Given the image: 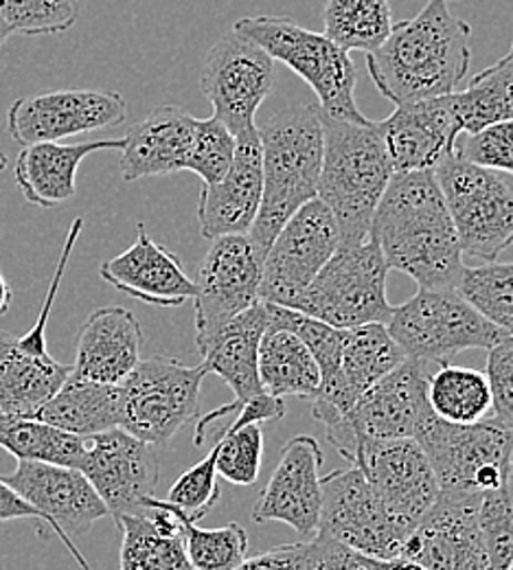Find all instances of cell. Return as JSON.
<instances>
[{"mask_svg":"<svg viewBox=\"0 0 513 570\" xmlns=\"http://www.w3.org/2000/svg\"><path fill=\"white\" fill-rule=\"evenodd\" d=\"M388 271L408 275L420 287H456L463 253L435 171L393 174L371 222Z\"/></svg>","mask_w":513,"mask_h":570,"instance_id":"1","label":"cell"},{"mask_svg":"<svg viewBox=\"0 0 513 570\" xmlns=\"http://www.w3.org/2000/svg\"><path fill=\"white\" fill-rule=\"evenodd\" d=\"M472 27L447 0H428L411 20L393 24L388 38L367 56L375 88L402 106L456 92L472 62Z\"/></svg>","mask_w":513,"mask_h":570,"instance_id":"2","label":"cell"},{"mask_svg":"<svg viewBox=\"0 0 513 570\" xmlns=\"http://www.w3.org/2000/svg\"><path fill=\"white\" fill-rule=\"evenodd\" d=\"M262 139L264 191L248 237L264 259L273 239L303 205L318 198L323 121L318 104L290 106L257 128Z\"/></svg>","mask_w":513,"mask_h":570,"instance_id":"3","label":"cell"},{"mask_svg":"<svg viewBox=\"0 0 513 570\" xmlns=\"http://www.w3.org/2000/svg\"><path fill=\"white\" fill-rule=\"evenodd\" d=\"M323 167L318 200L336 217L341 244H363L371 237L375 209L393 178V165L377 121L334 119L320 110Z\"/></svg>","mask_w":513,"mask_h":570,"instance_id":"4","label":"cell"},{"mask_svg":"<svg viewBox=\"0 0 513 570\" xmlns=\"http://www.w3.org/2000/svg\"><path fill=\"white\" fill-rule=\"evenodd\" d=\"M259 45L275 62L296 72L316 95L318 108L347 121H367L354 99L358 72L345 49L325 33L309 31L284 16L241 18L233 27Z\"/></svg>","mask_w":513,"mask_h":570,"instance_id":"5","label":"cell"},{"mask_svg":"<svg viewBox=\"0 0 513 570\" xmlns=\"http://www.w3.org/2000/svg\"><path fill=\"white\" fill-rule=\"evenodd\" d=\"M440 483V494L483 499L513 479V430L496 417L450 424L435 413L415 434Z\"/></svg>","mask_w":513,"mask_h":570,"instance_id":"6","label":"cell"},{"mask_svg":"<svg viewBox=\"0 0 513 570\" xmlns=\"http://www.w3.org/2000/svg\"><path fill=\"white\" fill-rule=\"evenodd\" d=\"M386 330L406 357L440 364L470 350L487 352L507 336L456 287H420L404 305L393 307Z\"/></svg>","mask_w":513,"mask_h":570,"instance_id":"7","label":"cell"},{"mask_svg":"<svg viewBox=\"0 0 513 570\" xmlns=\"http://www.w3.org/2000/svg\"><path fill=\"white\" fill-rule=\"evenodd\" d=\"M388 266L373 237L363 244H341L290 309L338 330L388 323L393 305L386 296Z\"/></svg>","mask_w":513,"mask_h":570,"instance_id":"8","label":"cell"},{"mask_svg":"<svg viewBox=\"0 0 513 570\" xmlns=\"http://www.w3.org/2000/svg\"><path fill=\"white\" fill-rule=\"evenodd\" d=\"M461 253L492 264L513 244V191L499 171L456 151L435 169Z\"/></svg>","mask_w":513,"mask_h":570,"instance_id":"9","label":"cell"},{"mask_svg":"<svg viewBox=\"0 0 513 570\" xmlns=\"http://www.w3.org/2000/svg\"><path fill=\"white\" fill-rule=\"evenodd\" d=\"M428 380L426 362L406 357L363 393L349 413L323 426L327 441L352 463L365 441L415 439L417 430L433 415Z\"/></svg>","mask_w":513,"mask_h":570,"instance_id":"10","label":"cell"},{"mask_svg":"<svg viewBox=\"0 0 513 570\" xmlns=\"http://www.w3.org/2000/svg\"><path fill=\"white\" fill-rule=\"evenodd\" d=\"M205 364L189 366L176 357L154 356L119 384L121 428L151 445H167L198 415Z\"/></svg>","mask_w":513,"mask_h":570,"instance_id":"11","label":"cell"},{"mask_svg":"<svg viewBox=\"0 0 513 570\" xmlns=\"http://www.w3.org/2000/svg\"><path fill=\"white\" fill-rule=\"evenodd\" d=\"M318 533L371 560L402 558L413 529L402 524L371 490L365 474L352 465L323 479Z\"/></svg>","mask_w":513,"mask_h":570,"instance_id":"12","label":"cell"},{"mask_svg":"<svg viewBox=\"0 0 513 570\" xmlns=\"http://www.w3.org/2000/svg\"><path fill=\"white\" fill-rule=\"evenodd\" d=\"M277 86V62L253 40L230 29L209 49L200 88L214 117L235 135L255 128L262 104Z\"/></svg>","mask_w":513,"mask_h":570,"instance_id":"13","label":"cell"},{"mask_svg":"<svg viewBox=\"0 0 513 570\" xmlns=\"http://www.w3.org/2000/svg\"><path fill=\"white\" fill-rule=\"evenodd\" d=\"M338 246L341 230L336 217L323 200H309L273 239L262 264L259 298L293 307L294 301L314 282Z\"/></svg>","mask_w":513,"mask_h":570,"instance_id":"14","label":"cell"},{"mask_svg":"<svg viewBox=\"0 0 513 570\" xmlns=\"http://www.w3.org/2000/svg\"><path fill=\"white\" fill-rule=\"evenodd\" d=\"M194 279L196 343L207 341L221 325L259 303L262 264L248 235L211 239Z\"/></svg>","mask_w":513,"mask_h":570,"instance_id":"15","label":"cell"},{"mask_svg":"<svg viewBox=\"0 0 513 570\" xmlns=\"http://www.w3.org/2000/svg\"><path fill=\"white\" fill-rule=\"evenodd\" d=\"M4 483L38 511L40 522L65 542L81 569L92 570L77 551L73 538L88 533L97 520L110 513L81 470L42 461H18L16 472Z\"/></svg>","mask_w":513,"mask_h":570,"instance_id":"16","label":"cell"},{"mask_svg":"<svg viewBox=\"0 0 513 570\" xmlns=\"http://www.w3.org/2000/svg\"><path fill=\"white\" fill-rule=\"evenodd\" d=\"M115 522L124 515L144 513L147 500L156 497L160 463L156 445L137 439L124 428L88 436L79 463Z\"/></svg>","mask_w":513,"mask_h":570,"instance_id":"17","label":"cell"},{"mask_svg":"<svg viewBox=\"0 0 513 570\" xmlns=\"http://www.w3.org/2000/svg\"><path fill=\"white\" fill-rule=\"evenodd\" d=\"M126 119L128 104L119 92L69 88L13 101L7 112V132L24 147L117 128L126 124Z\"/></svg>","mask_w":513,"mask_h":570,"instance_id":"18","label":"cell"},{"mask_svg":"<svg viewBox=\"0 0 513 570\" xmlns=\"http://www.w3.org/2000/svg\"><path fill=\"white\" fill-rule=\"evenodd\" d=\"M356 465L382 504L408 529H415L440 499V483L417 439L361 443Z\"/></svg>","mask_w":513,"mask_h":570,"instance_id":"19","label":"cell"},{"mask_svg":"<svg viewBox=\"0 0 513 570\" xmlns=\"http://www.w3.org/2000/svg\"><path fill=\"white\" fill-rule=\"evenodd\" d=\"M481 499L440 494L408 535L402 558L428 570H494L483 527Z\"/></svg>","mask_w":513,"mask_h":570,"instance_id":"20","label":"cell"},{"mask_svg":"<svg viewBox=\"0 0 513 570\" xmlns=\"http://www.w3.org/2000/svg\"><path fill=\"white\" fill-rule=\"evenodd\" d=\"M323 452L314 436L290 439L282 459L253 507L255 522H284L300 538L318 533L323 507Z\"/></svg>","mask_w":513,"mask_h":570,"instance_id":"21","label":"cell"},{"mask_svg":"<svg viewBox=\"0 0 513 570\" xmlns=\"http://www.w3.org/2000/svg\"><path fill=\"white\" fill-rule=\"evenodd\" d=\"M406 360L386 323H367L345 330L338 371L323 380L312 397V415L323 426L343 417L363 393Z\"/></svg>","mask_w":513,"mask_h":570,"instance_id":"22","label":"cell"},{"mask_svg":"<svg viewBox=\"0 0 513 570\" xmlns=\"http://www.w3.org/2000/svg\"><path fill=\"white\" fill-rule=\"evenodd\" d=\"M377 130L395 174L435 171L461 137L450 95L395 106L391 117L377 121Z\"/></svg>","mask_w":513,"mask_h":570,"instance_id":"23","label":"cell"},{"mask_svg":"<svg viewBox=\"0 0 513 570\" xmlns=\"http://www.w3.org/2000/svg\"><path fill=\"white\" fill-rule=\"evenodd\" d=\"M264 191L262 139L255 128L235 135V156L228 171L214 185H205L198 203V222L207 239L248 235Z\"/></svg>","mask_w":513,"mask_h":570,"instance_id":"24","label":"cell"},{"mask_svg":"<svg viewBox=\"0 0 513 570\" xmlns=\"http://www.w3.org/2000/svg\"><path fill=\"white\" fill-rule=\"evenodd\" d=\"M137 242L101 264L99 277L119 292L156 307H178L194 298V279L178 255L156 244L139 222Z\"/></svg>","mask_w":513,"mask_h":570,"instance_id":"25","label":"cell"},{"mask_svg":"<svg viewBox=\"0 0 513 570\" xmlns=\"http://www.w3.org/2000/svg\"><path fill=\"white\" fill-rule=\"evenodd\" d=\"M144 330L126 307H99L79 327L75 350V375L99 382L121 384L141 362Z\"/></svg>","mask_w":513,"mask_h":570,"instance_id":"26","label":"cell"},{"mask_svg":"<svg viewBox=\"0 0 513 570\" xmlns=\"http://www.w3.org/2000/svg\"><path fill=\"white\" fill-rule=\"evenodd\" d=\"M198 119L189 112L160 106L146 119L132 126L124 139L121 176L135 183L149 176H167L187 171L196 141Z\"/></svg>","mask_w":513,"mask_h":570,"instance_id":"27","label":"cell"},{"mask_svg":"<svg viewBox=\"0 0 513 570\" xmlns=\"http://www.w3.org/2000/svg\"><path fill=\"white\" fill-rule=\"evenodd\" d=\"M266 330V303L259 301L230 323L221 325L207 341L198 343L207 373L220 375L235 393L237 404L266 393L259 380V345Z\"/></svg>","mask_w":513,"mask_h":570,"instance_id":"28","label":"cell"},{"mask_svg":"<svg viewBox=\"0 0 513 570\" xmlns=\"http://www.w3.org/2000/svg\"><path fill=\"white\" fill-rule=\"evenodd\" d=\"M124 531L119 569L198 570L185 549V513L167 500L151 497L144 513L117 520Z\"/></svg>","mask_w":513,"mask_h":570,"instance_id":"29","label":"cell"},{"mask_svg":"<svg viewBox=\"0 0 513 570\" xmlns=\"http://www.w3.org/2000/svg\"><path fill=\"white\" fill-rule=\"evenodd\" d=\"M124 149V139L77 142H33L24 145L16 158L13 178L24 200L40 209H56L73 200L75 178L81 160L95 151Z\"/></svg>","mask_w":513,"mask_h":570,"instance_id":"30","label":"cell"},{"mask_svg":"<svg viewBox=\"0 0 513 570\" xmlns=\"http://www.w3.org/2000/svg\"><path fill=\"white\" fill-rule=\"evenodd\" d=\"M73 366L51 354H33L0 330V413L36 417V413L60 391Z\"/></svg>","mask_w":513,"mask_h":570,"instance_id":"31","label":"cell"},{"mask_svg":"<svg viewBox=\"0 0 513 570\" xmlns=\"http://www.w3.org/2000/svg\"><path fill=\"white\" fill-rule=\"evenodd\" d=\"M36 417L83 439L121 428V386L90 382L71 371Z\"/></svg>","mask_w":513,"mask_h":570,"instance_id":"32","label":"cell"},{"mask_svg":"<svg viewBox=\"0 0 513 570\" xmlns=\"http://www.w3.org/2000/svg\"><path fill=\"white\" fill-rule=\"evenodd\" d=\"M259 380L268 395L312 400L320 386V368L293 332L266 330L259 345Z\"/></svg>","mask_w":513,"mask_h":570,"instance_id":"33","label":"cell"},{"mask_svg":"<svg viewBox=\"0 0 513 570\" xmlns=\"http://www.w3.org/2000/svg\"><path fill=\"white\" fill-rule=\"evenodd\" d=\"M461 135H476L513 119V67L507 58L476 72L465 90L450 92Z\"/></svg>","mask_w":513,"mask_h":570,"instance_id":"34","label":"cell"},{"mask_svg":"<svg viewBox=\"0 0 513 570\" xmlns=\"http://www.w3.org/2000/svg\"><path fill=\"white\" fill-rule=\"evenodd\" d=\"M0 448L18 461H42L79 468L86 439L51 426L38 417H16L0 413Z\"/></svg>","mask_w":513,"mask_h":570,"instance_id":"35","label":"cell"},{"mask_svg":"<svg viewBox=\"0 0 513 570\" xmlns=\"http://www.w3.org/2000/svg\"><path fill=\"white\" fill-rule=\"evenodd\" d=\"M428 402L433 413L450 424H476L492 411L487 375L443 362L428 380Z\"/></svg>","mask_w":513,"mask_h":570,"instance_id":"36","label":"cell"},{"mask_svg":"<svg viewBox=\"0 0 513 570\" xmlns=\"http://www.w3.org/2000/svg\"><path fill=\"white\" fill-rule=\"evenodd\" d=\"M325 36L341 49L375 51L393 29L388 0H327L323 11Z\"/></svg>","mask_w":513,"mask_h":570,"instance_id":"37","label":"cell"},{"mask_svg":"<svg viewBox=\"0 0 513 570\" xmlns=\"http://www.w3.org/2000/svg\"><path fill=\"white\" fill-rule=\"evenodd\" d=\"M456 289L496 327L513 336V264L463 268Z\"/></svg>","mask_w":513,"mask_h":570,"instance_id":"38","label":"cell"},{"mask_svg":"<svg viewBox=\"0 0 513 570\" xmlns=\"http://www.w3.org/2000/svg\"><path fill=\"white\" fill-rule=\"evenodd\" d=\"M185 549L198 570H235L246 560L248 533L237 522L205 529L185 515Z\"/></svg>","mask_w":513,"mask_h":570,"instance_id":"39","label":"cell"},{"mask_svg":"<svg viewBox=\"0 0 513 570\" xmlns=\"http://www.w3.org/2000/svg\"><path fill=\"white\" fill-rule=\"evenodd\" d=\"M218 432L216 470L218 476L233 485H255L264 459V430L262 424L224 426ZM214 432V434H216Z\"/></svg>","mask_w":513,"mask_h":570,"instance_id":"40","label":"cell"},{"mask_svg":"<svg viewBox=\"0 0 513 570\" xmlns=\"http://www.w3.org/2000/svg\"><path fill=\"white\" fill-rule=\"evenodd\" d=\"M75 0H0V16L11 33L58 36L77 22Z\"/></svg>","mask_w":513,"mask_h":570,"instance_id":"41","label":"cell"},{"mask_svg":"<svg viewBox=\"0 0 513 570\" xmlns=\"http://www.w3.org/2000/svg\"><path fill=\"white\" fill-rule=\"evenodd\" d=\"M167 502L176 509H180L191 522H200L205 515L211 513V509L220 500V485H218V470H216V448L191 465L180 479L171 485Z\"/></svg>","mask_w":513,"mask_h":570,"instance_id":"42","label":"cell"},{"mask_svg":"<svg viewBox=\"0 0 513 570\" xmlns=\"http://www.w3.org/2000/svg\"><path fill=\"white\" fill-rule=\"evenodd\" d=\"M479 520L494 570L513 564V479L501 490L487 492L479 502Z\"/></svg>","mask_w":513,"mask_h":570,"instance_id":"43","label":"cell"},{"mask_svg":"<svg viewBox=\"0 0 513 570\" xmlns=\"http://www.w3.org/2000/svg\"><path fill=\"white\" fill-rule=\"evenodd\" d=\"M233 156H235V137L220 119L218 117L198 119L196 141L189 156L187 171L198 174L205 185H214L228 171Z\"/></svg>","mask_w":513,"mask_h":570,"instance_id":"44","label":"cell"},{"mask_svg":"<svg viewBox=\"0 0 513 570\" xmlns=\"http://www.w3.org/2000/svg\"><path fill=\"white\" fill-rule=\"evenodd\" d=\"M456 154L474 165L513 176V119L458 137Z\"/></svg>","mask_w":513,"mask_h":570,"instance_id":"45","label":"cell"},{"mask_svg":"<svg viewBox=\"0 0 513 570\" xmlns=\"http://www.w3.org/2000/svg\"><path fill=\"white\" fill-rule=\"evenodd\" d=\"M485 375L492 391V411L503 426L513 430V336L487 350Z\"/></svg>","mask_w":513,"mask_h":570,"instance_id":"46","label":"cell"},{"mask_svg":"<svg viewBox=\"0 0 513 570\" xmlns=\"http://www.w3.org/2000/svg\"><path fill=\"white\" fill-rule=\"evenodd\" d=\"M303 570H371V567L365 556L316 533L314 538L305 540Z\"/></svg>","mask_w":513,"mask_h":570,"instance_id":"47","label":"cell"},{"mask_svg":"<svg viewBox=\"0 0 513 570\" xmlns=\"http://www.w3.org/2000/svg\"><path fill=\"white\" fill-rule=\"evenodd\" d=\"M305 562V542L277 547L270 551H264L259 556L246 558L235 570H303Z\"/></svg>","mask_w":513,"mask_h":570,"instance_id":"48","label":"cell"},{"mask_svg":"<svg viewBox=\"0 0 513 570\" xmlns=\"http://www.w3.org/2000/svg\"><path fill=\"white\" fill-rule=\"evenodd\" d=\"M22 518H36L40 520L38 511L27 502L20 499L7 483L0 479V522H11V520H22Z\"/></svg>","mask_w":513,"mask_h":570,"instance_id":"49","label":"cell"},{"mask_svg":"<svg viewBox=\"0 0 513 570\" xmlns=\"http://www.w3.org/2000/svg\"><path fill=\"white\" fill-rule=\"evenodd\" d=\"M368 567L371 570H428L413 560H406V558H393V560H371L368 558Z\"/></svg>","mask_w":513,"mask_h":570,"instance_id":"50","label":"cell"},{"mask_svg":"<svg viewBox=\"0 0 513 570\" xmlns=\"http://www.w3.org/2000/svg\"><path fill=\"white\" fill-rule=\"evenodd\" d=\"M11 301H13V289H11V285L4 279V275L0 271V316L9 312Z\"/></svg>","mask_w":513,"mask_h":570,"instance_id":"51","label":"cell"},{"mask_svg":"<svg viewBox=\"0 0 513 570\" xmlns=\"http://www.w3.org/2000/svg\"><path fill=\"white\" fill-rule=\"evenodd\" d=\"M9 36H13V33L9 31V27L4 24V20H2V16H0V49L4 47V42L9 40Z\"/></svg>","mask_w":513,"mask_h":570,"instance_id":"52","label":"cell"},{"mask_svg":"<svg viewBox=\"0 0 513 570\" xmlns=\"http://www.w3.org/2000/svg\"><path fill=\"white\" fill-rule=\"evenodd\" d=\"M7 167V156L0 151V171Z\"/></svg>","mask_w":513,"mask_h":570,"instance_id":"53","label":"cell"},{"mask_svg":"<svg viewBox=\"0 0 513 570\" xmlns=\"http://www.w3.org/2000/svg\"><path fill=\"white\" fill-rule=\"evenodd\" d=\"M505 58H507V60H510V62H512V67H513V45H512V49H510V53H507V56H505Z\"/></svg>","mask_w":513,"mask_h":570,"instance_id":"54","label":"cell"},{"mask_svg":"<svg viewBox=\"0 0 513 570\" xmlns=\"http://www.w3.org/2000/svg\"><path fill=\"white\" fill-rule=\"evenodd\" d=\"M512 468H513V454H512Z\"/></svg>","mask_w":513,"mask_h":570,"instance_id":"55","label":"cell"},{"mask_svg":"<svg viewBox=\"0 0 513 570\" xmlns=\"http://www.w3.org/2000/svg\"><path fill=\"white\" fill-rule=\"evenodd\" d=\"M510 570H513V564H512V569H510Z\"/></svg>","mask_w":513,"mask_h":570,"instance_id":"56","label":"cell"}]
</instances>
